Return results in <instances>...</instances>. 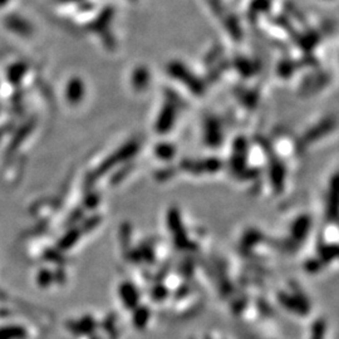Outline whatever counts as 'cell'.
Returning <instances> with one entry per match:
<instances>
[{"mask_svg": "<svg viewBox=\"0 0 339 339\" xmlns=\"http://www.w3.org/2000/svg\"><path fill=\"white\" fill-rule=\"evenodd\" d=\"M5 3H8V0H0V7H2V5H4Z\"/></svg>", "mask_w": 339, "mask_h": 339, "instance_id": "2", "label": "cell"}, {"mask_svg": "<svg viewBox=\"0 0 339 339\" xmlns=\"http://www.w3.org/2000/svg\"><path fill=\"white\" fill-rule=\"evenodd\" d=\"M82 92H83V89H82L81 83L78 81H73L69 84V88H68V97L72 102H78L82 97Z\"/></svg>", "mask_w": 339, "mask_h": 339, "instance_id": "1", "label": "cell"}]
</instances>
